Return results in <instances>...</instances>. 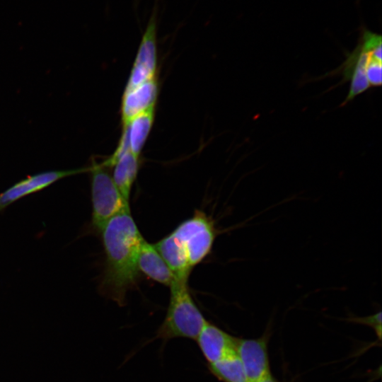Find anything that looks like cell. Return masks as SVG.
Here are the masks:
<instances>
[{
  "instance_id": "cell-17",
  "label": "cell",
  "mask_w": 382,
  "mask_h": 382,
  "mask_svg": "<svg viewBox=\"0 0 382 382\" xmlns=\"http://www.w3.org/2000/svg\"><path fill=\"white\" fill-rule=\"evenodd\" d=\"M349 321L366 325L373 328L378 337L381 336V312L366 317H353L348 318Z\"/></svg>"
},
{
  "instance_id": "cell-12",
  "label": "cell",
  "mask_w": 382,
  "mask_h": 382,
  "mask_svg": "<svg viewBox=\"0 0 382 382\" xmlns=\"http://www.w3.org/2000/svg\"><path fill=\"white\" fill-rule=\"evenodd\" d=\"M175 279H188L192 270L180 242L170 233L154 244Z\"/></svg>"
},
{
  "instance_id": "cell-1",
  "label": "cell",
  "mask_w": 382,
  "mask_h": 382,
  "mask_svg": "<svg viewBox=\"0 0 382 382\" xmlns=\"http://www.w3.org/2000/svg\"><path fill=\"white\" fill-rule=\"evenodd\" d=\"M100 233L105 260L99 290L122 306L127 291L137 282V257L143 236L130 209L110 219Z\"/></svg>"
},
{
  "instance_id": "cell-16",
  "label": "cell",
  "mask_w": 382,
  "mask_h": 382,
  "mask_svg": "<svg viewBox=\"0 0 382 382\" xmlns=\"http://www.w3.org/2000/svg\"><path fill=\"white\" fill-rule=\"evenodd\" d=\"M382 59L374 58L366 68V78L371 87L381 86L382 83Z\"/></svg>"
},
{
  "instance_id": "cell-14",
  "label": "cell",
  "mask_w": 382,
  "mask_h": 382,
  "mask_svg": "<svg viewBox=\"0 0 382 382\" xmlns=\"http://www.w3.org/2000/svg\"><path fill=\"white\" fill-rule=\"evenodd\" d=\"M155 117V108L141 113L122 125L126 133L129 151L139 156L150 134Z\"/></svg>"
},
{
  "instance_id": "cell-6",
  "label": "cell",
  "mask_w": 382,
  "mask_h": 382,
  "mask_svg": "<svg viewBox=\"0 0 382 382\" xmlns=\"http://www.w3.org/2000/svg\"><path fill=\"white\" fill-rule=\"evenodd\" d=\"M158 4H154L143 33L125 89L137 86L156 78L157 66Z\"/></svg>"
},
{
  "instance_id": "cell-5",
  "label": "cell",
  "mask_w": 382,
  "mask_h": 382,
  "mask_svg": "<svg viewBox=\"0 0 382 382\" xmlns=\"http://www.w3.org/2000/svg\"><path fill=\"white\" fill-rule=\"evenodd\" d=\"M171 233L184 249L192 269L211 253L217 233L212 219L197 210Z\"/></svg>"
},
{
  "instance_id": "cell-2",
  "label": "cell",
  "mask_w": 382,
  "mask_h": 382,
  "mask_svg": "<svg viewBox=\"0 0 382 382\" xmlns=\"http://www.w3.org/2000/svg\"><path fill=\"white\" fill-rule=\"evenodd\" d=\"M188 279H175L170 286L169 304L154 340L163 343L174 338L195 340L206 323L189 291Z\"/></svg>"
},
{
  "instance_id": "cell-3",
  "label": "cell",
  "mask_w": 382,
  "mask_h": 382,
  "mask_svg": "<svg viewBox=\"0 0 382 382\" xmlns=\"http://www.w3.org/2000/svg\"><path fill=\"white\" fill-rule=\"evenodd\" d=\"M381 50V35L366 28L361 30L356 47L347 54L342 64L332 72V74H340L342 76L340 83L350 81L348 94L341 106L345 105L371 87L366 78V68L374 58L382 59Z\"/></svg>"
},
{
  "instance_id": "cell-13",
  "label": "cell",
  "mask_w": 382,
  "mask_h": 382,
  "mask_svg": "<svg viewBox=\"0 0 382 382\" xmlns=\"http://www.w3.org/2000/svg\"><path fill=\"white\" fill-rule=\"evenodd\" d=\"M112 180L123 197L129 202L132 185L139 169V156L127 151L115 161Z\"/></svg>"
},
{
  "instance_id": "cell-10",
  "label": "cell",
  "mask_w": 382,
  "mask_h": 382,
  "mask_svg": "<svg viewBox=\"0 0 382 382\" xmlns=\"http://www.w3.org/2000/svg\"><path fill=\"white\" fill-rule=\"evenodd\" d=\"M195 340L207 365L236 351V337L207 320Z\"/></svg>"
},
{
  "instance_id": "cell-4",
  "label": "cell",
  "mask_w": 382,
  "mask_h": 382,
  "mask_svg": "<svg viewBox=\"0 0 382 382\" xmlns=\"http://www.w3.org/2000/svg\"><path fill=\"white\" fill-rule=\"evenodd\" d=\"M88 170L91 173V226L100 232L110 219L129 209V204L115 185L107 168L93 162Z\"/></svg>"
},
{
  "instance_id": "cell-11",
  "label": "cell",
  "mask_w": 382,
  "mask_h": 382,
  "mask_svg": "<svg viewBox=\"0 0 382 382\" xmlns=\"http://www.w3.org/2000/svg\"><path fill=\"white\" fill-rule=\"evenodd\" d=\"M137 265L139 272L165 286H170L175 279L154 244L144 238L139 246Z\"/></svg>"
},
{
  "instance_id": "cell-9",
  "label": "cell",
  "mask_w": 382,
  "mask_h": 382,
  "mask_svg": "<svg viewBox=\"0 0 382 382\" xmlns=\"http://www.w3.org/2000/svg\"><path fill=\"white\" fill-rule=\"evenodd\" d=\"M158 93V83L156 78L132 88L125 89L121 103L122 125L134 117L155 108Z\"/></svg>"
},
{
  "instance_id": "cell-18",
  "label": "cell",
  "mask_w": 382,
  "mask_h": 382,
  "mask_svg": "<svg viewBox=\"0 0 382 382\" xmlns=\"http://www.w3.org/2000/svg\"><path fill=\"white\" fill-rule=\"evenodd\" d=\"M257 382H277L272 376H270L265 378H263L260 381H258Z\"/></svg>"
},
{
  "instance_id": "cell-8",
  "label": "cell",
  "mask_w": 382,
  "mask_h": 382,
  "mask_svg": "<svg viewBox=\"0 0 382 382\" xmlns=\"http://www.w3.org/2000/svg\"><path fill=\"white\" fill-rule=\"evenodd\" d=\"M86 170L87 168L50 170L30 175L0 194V212L18 199L41 191L60 179Z\"/></svg>"
},
{
  "instance_id": "cell-7",
  "label": "cell",
  "mask_w": 382,
  "mask_h": 382,
  "mask_svg": "<svg viewBox=\"0 0 382 382\" xmlns=\"http://www.w3.org/2000/svg\"><path fill=\"white\" fill-rule=\"evenodd\" d=\"M236 352L243 364L247 382H257L271 376L267 352V337H236Z\"/></svg>"
},
{
  "instance_id": "cell-15",
  "label": "cell",
  "mask_w": 382,
  "mask_h": 382,
  "mask_svg": "<svg viewBox=\"0 0 382 382\" xmlns=\"http://www.w3.org/2000/svg\"><path fill=\"white\" fill-rule=\"evenodd\" d=\"M207 366L211 374L222 382H247L243 364L236 351Z\"/></svg>"
}]
</instances>
